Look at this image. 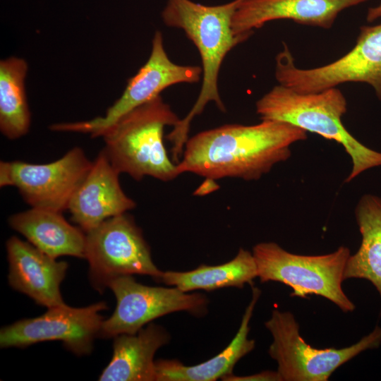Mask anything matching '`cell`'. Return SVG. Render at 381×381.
I'll list each match as a JSON object with an SVG mask.
<instances>
[{
	"label": "cell",
	"mask_w": 381,
	"mask_h": 381,
	"mask_svg": "<svg viewBox=\"0 0 381 381\" xmlns=\"http://www.w3.org/2000/svg\"><path fill=\"white\" fill-rule=\"evenodd\" d=\"M307 138L306 130L283 121L227 124L188 138L176 167L179 175L189 172L211 181L258 180L291 157V145Z\"/></svg>",
	"instance_id": "6da1fadb"
},
{
	"label": "cell",
	"mask_w": 381,
	"mask_h": 381,
	"mask_svg": "<svg viewBox=\"0 0 381 381\" xmlns=\"http://www.w3.org/2000/svg\"><path fill=\"white\" fill-rule=\"evenodd\" d=\"M242 1L205 6L191 0H167L162 12L167 26L183 30L197 47L202 61V86L198 99L167 137L172 144L175 160L183 154L192 120L203 111L208 103L213 102L221 111H226L218 88L221 66L226 54L253 33L235 35L232 30V18Z\"/></svg>",
	"instance_id": "7a4b0ae2"
},
{
	"label": "cell",
	"mask_w": 381,
	"mask_h": 381,
	"mask_svg": "<svg viewBox=\"0 0 381 381\" xmlns=\"http://www.w3.org/2000/svg\"><path fill=\"white\" fill-rule=\"evenodd\" d=\"M255 107L261 120L289 123L339 143L352 162L345 183L366 170L381 167V152L360 143L343 125L341 119L346 112L347 103L336 87L315 93H299L279 85L258 99Z\"/></svg>",
	"instance_id": "3957f363"
},
{
	"label": "cell",
	"mask_w": 381,
	"mask_h": 381,
	"mask_svg": "<svg viewBox=\"0 0 381 381\" xmlns=\"http://www.w3.org/2000/svg\"><path fill=\"white\" fill-rule=\"evenodd\" d=\"M180 118L161 95L123 115L102 133L103 149L112 166L136 181L149 176L162 181L179 174L163 143L164 128Z\"/></svg>",
	"instance_id": "277c9868"
},
{
	"label": "cell",
	"mask_w": 381,
	"mask_h": 381,
	"mask_svg": "<svg viewBox=\"0 0 381 381\" xmlns=\"http://www.w3.org/2000/svg\"><path fill=\"white\" fill-rule=\"evenodd\" d=\"M252 253L260 282L282 283L292 289L291 296H322L344 313L356 309L342 289L351 255L349 248L340 246L328 254L305 255L290 253L274 242H261L254 246Z\"/></svg>",
	"instance_id": "5b68a950"
},
{
	"label": "cell",
	"mask_w": 381,
	"mask_h": 381,
	"mask_svg": "<svg viewBox=\"0 0 381 381\" xmlns=\"http://www.w3.org/2000/svg\"><path fill=\"white\" fill-rule=\"evenodd\" d=\"M265 326L273 339L268 353L277 361L282 381H327L341 365L361 352L377 349L381 344V327L376 326L349 346L314 348L301 336L294 315L277 309L272 312Z\"/></svg>",
	"instance_id": "8992f818"
},
{
	"label": "cell",
	"mask_w": 381,
	"mask_h": 381,
	"mask_svg": "<svg viewBox=\"0 0 381 381\" xmlns=\"http://www.w3.org/2000/svg\"><path fill=\"white\" fill-rule=\"evenodd\" d=\"M85 258L92 287L102 293L114 279L141 274L159 279L141 229L127 212L109 218L85 233Z\"/></svg>",
	"instance_id": "52a82bcc"
},
{
	"label": "cell",
	"mask_w": 381,
	"mask_h": 381,
	"mask_svg": "<svg viewBox=\"0 0 381 381\" xmlns=\"http://www.w3.org/2000/svg\"><path fill=\"white\" fill-rule=\"evenodd\" d=\"M353 48L327 65L301 69L294 64L287 45L276 56L275 78L299 93H315L347 82L371 85L381 100V23L362 26Z\"/></svg>",
	"instance_id": "ba28073f"
},
{
	"label": "cell",
	"mask_w": 381,
	"mask_h": 381,
	"mask_svg": "<svg viewBox=\"0 0 381 381\" xmlns=\"http://www.w3.org/2000/svg\"><path fill=\"white\" fill-rule=\"evenodd\" d=\"M198 66L180 65L168 56L162 33L157 30L152 50L146 63L131 78L122 95L111 106L104 116L85 121L54 123V131L88 133L92 138L102 133L123 115L160 95L166 88L179 83H195L202 77Z\"/></svg>",
	"instance_id": "9c48e42d"
},
{
	"label": "cell",
	"mask_w": 381,
	"mask_h": 381,
	"mask_svg": "<svg viewBox=\"0 0 381 381\" xmlns=\"http://www.w3.org/2000/svg\"><path fill=\"white\" fill-rule=\"evenodd\" d=\"M116 298V308L104 320L100 338L135 334L147 324L165 315L186 311L201 315L207 310L205 296L184 292L176 287L150 286L138 283L133 275L118 277L109 285Z\"/></svg>",
	"instance_id": "30bf717a"
},
{
	"label": "cell",
	"mask_w": 381,
	"mask_h": 381,
	"mask_svg": "<svg viewBox=\"0 0 381 381\" xmlns=\"http://www.w3.org/2000/svg\"><path fill=\"white\" fill-rule=\"evenodd\" d=\"M92 164L78 147L48 164L1 162L0 186L16 187L31 207L62 212L68 210L73 195Z\"/></svg>",
	"instance_id": "8fae6325"
},
{
	"label": "cell",
	"mask_w": 381,
	"mask_h": 381,
	"mask_svg": "<svg viewBox=\"0 0 381 381\" xmlns=\"http://www.w3.org/2000/svg\"><path fill=\"white\" fill-rule=\"evenodd\" d=\"M101 301L83 308L68 305L48 308L38 317L25 318L4 327L0 331L1 348H25L46 341H61L77 356L91 353L103 322Z\"/></svg>",
	"instance_id": "7c38bea8"
},
{
	"label": "cell",
	"mask_w": 381,
	"mask_h": 381,
	"mask_svg": "<svg viewBox=\"0 0 381 381\" xmlns=\"http://www.w3.org/2000/svg\"><path fill=\"white\" fill-rule=\"evenodd\" d=\"M119 174L102 150L73 195L68 210L73 222L85 233L135 208V201L121 187Z\"/></svg>",
	"instance_id": "4fadbf2b"
},
{
	"label": "cell",
	"mask_w": 381,
	"mask_h": 381,
	"mask_svg": "<svg viewBox=\"0 0 381 381\" xmlns=\"http://www.w3.org/2000/svg\"><path fill=\"white\" fill-rule=\"evenodd\" d=\"M8 281L15 290L47 308L66 305L60 291L68 265L56 261L28 241L11 236L6 241Z\"/></svg>",
	"instance_id": "5bb4252c"
},
{
	"label": "cell",
	"mask_w": 381,
	"mask_h": 381,
	"mask_svg": "<svg viewBox=\"0 0 381 381\" xmlns=\"http://www.w3.org/2000/svg\"><path fill=\"white\" fill-rule=\"evenodd\" d=\"M368 0H243L235 11L231 28L235 35L253 32L279 19L329 28L345 8Z\"/></svg>",
	"instance_id": "9a60e30c"
},
{
	"label": "cell",
	"mask_w": 381,
	"mask_h": 381,
	"mask_svg": "<svg viewBox=\"0 0 381 381\" xmlns=\"http://www.w3.org/2000/svg\"><path fill=\"white\" fill-rule=\"evenodd\" d=\"M170 335L162 326L149 323L135 334L114 337L111 361L99 377L100 381L156 380L157 351L167 344Z\"/></svg>",
	"instance_id": "2e32d148"
},
{
	"label": "cell",
	"mask_w": 381,
	"mask_h": 381,
	"mask_svg": "<svg viewBox=\"0 0 381 381\" xmlns=\"http://www.w3.org/2000/svg\"><path fill=\"white\" fill-rule=\"evenodd\" d=\"M9 226L50 257L69 255L85 258V232L68 223L62 212L41 208L13 214Z\"/></svg>",
	"instance_id": "e0dca14e"
},
{
	"label": "cell",
	"mask_w": 381,
	"mask_h": 381,
	"mask_svg": "<svg viewBox=\"0 0 381 381\" xmlns=\"http://www.w3.org/2000/svg\"><path fill=\"white\" fill-rule=\"evenodd\" d=\"M260 294L258 287L252 288V298L238 330L223 351L195 365H186L175 359L155 361L156 381H214L232 374L238 361L255 348V340L248 338L249 323Z\"/></svg>",
	"instance_id": "ac0fdd59"
},
{
	"label": "cell",
	"mask_w": 381,
	"mask_h": 381,
	"mask_svg": "<svg viewBox=\"0 0 381 381\" xmlns=\"http://www.w3.org/2000/svg\"><path fill=\"white\" fill-rule=\"evenodd\" d=\"M361 245L349 257L344 279H363L370 282L381 298V197L365 194L355 208Z\"/></svg>",
	"instance_id": "d6986e66"
},
{
	"label": "cell",
	"mask_w": 381,
	"mask_h": 381,
	"mask_svg": "<svg viewBox=\"0 0 381 381\" xmlns=\"http://www.w3.org/2000/svg\"><path fill=\"white\" fill-rule=\"evenodd\" d=\"M256 277L258 270L252 252L241 248L236 255L227 262L218 265H200L186 272H163L159 281L189 292L226 287L242 289L246 284L252 285Z\"/></svg>",
	"instance_id": "ffe728a7"
},
{
	"label": "cell",
	"mask_w": 381,
	"mask_h": 381,
	"mask_svg": "<svg viewBox=\"0 0 381 381\" xmlns=\"http://www.w3.org/2000/svg\"><path fill=\"white\" fill-rule=\"evenodd\" d=\"M27 71L23 59L10 57L0 62V130L11 140L25 135L30 126L25 89Z\"/></svg>",
	"instance_id": "44dd1931"
},
{
	"label": "cell",
	"mask_w": 381,
	"mask_h": 381,
	"mask_svg": "<svg viewBox=\"0 0 381 381\" xmlns=\"http://www.w3.org/2000/svg\"><path fill=\"white\" fill-rule=\"evenodd\" d=\"M222 380L224 381H282L277 371L265 370L247 376H237L233 373L229 375Z\"/></svg>",
	"instance_id": "7402d4cb"
},
{
	"label": "cell",
	"mask_w": 381,
	"mask_h": 381,
	"mask_svg": "<svg viewBox=\"0 0 381 381\" xmlns=\"http://www.w3.org/2000/svg\"><path fill=\"white\" fill-rule=\"evenodd\" d=\"M381 17V3L375 7L370 8L367 13L368 22H373Z\"/></svg>",
	"instance_id": "603a6c76"
}]
</instances>
